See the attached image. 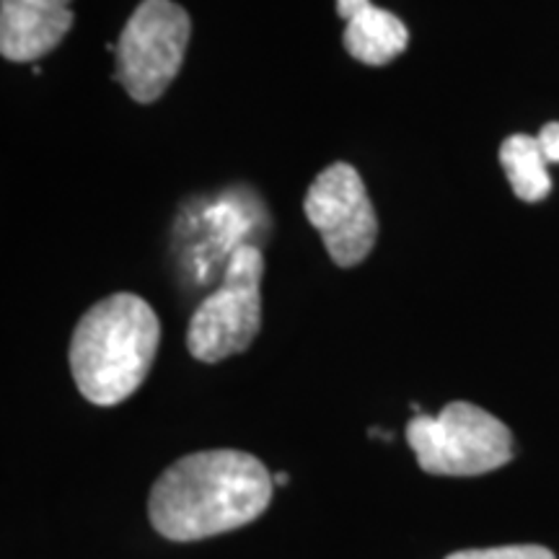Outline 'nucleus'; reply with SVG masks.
Instances as JSON below:
<instances>
[{
  "label": "nucleus",
  "instance_id": "obj_3",
  "mask_svg": "<svg viewBox=\"0 0 559 559\" xmlns=\"http://www.w3.org/2000/svg\"><path fill=\"white\" fill-rule=\"evenodd\" d=\"M407 443L419 469L436 477H479L513 461L508 425L472 402H451L440 415H415Z\"/></svg>",
  "mask_w": 559,
  "mask_h": 559
},
{
  "label": "nucleus",
  "instance_id": "obj_5",
  "mask_svg": "<svg viewBox=\"0 0 559 559\" xmlns=\"http://www.w3.org/2000/svg\"><path fill=\"white\" fill-rule=\"evenodd\" d=\"M264 257L251 243L230 254L221 288L202 300L187 326V349L200 362H221L251 347L262 330Z\"/></svg>",
  "mask_w": 559,
  "mask_h": 559
},
{
  "label": "nucleus",
  "instance_id": "obj_1",
  "mask_svg": "<svg viewBox=\"0 0 559 559\" xmlns=\"http://www.w3.org/2000/svg\"><path fill=\"white\" fill-rule=\"evenodd\" d=\"M272 474L247 451L187 453L151 487V526L169 542H200L257 521L270 508Z\"/></svg>",
  "mask_w": 559,
  "mask_h": 559
},
{
  "label": "nucleus",
  "instance_id": "obj_12",
  "mask_svg": "<svg viewBox=\"0 0 559 559\" xmlns=\"http://www.w3.org/2000/svg\"><path fill=\"white\" fill-rule=\"evenodd\" d=\"M272 481H275V485H280V487H285L290 481V477L285 472H280V474H272Z\"/></svg>",
  "mask_w": 559,
  "mask_h": 559
},
{
  "label": "nucleus",
  "instance_id": "obj_9",
  "mask_svg": "<svg viewBox=\"0 0 559 559\" xmlns=\"http://www.w3.org/2000/svg\"><path fill=\"white\" fill-rule=\"evenodd\" d=\"M500 164L519 200L539 202L551 192L549 160L544 156L539 138L523 135V132L506 138L500 145Z\"/></svg>",
  "mask_w": 559,
  "mask_h": 559
},
{
  "label": "nucleus",
  "instance_id": "obj_8",
  "mask_svg": "<svg viewBox=\"0 0 559 559\" xmlns=\"http://www.w3.org/2000/svg\"><path fill=\"white\" fill-rule=\"evenodd\" d=\"M337 13L345 19V50L362 66L383 68L409 47L407 24L370 0H337Z\"/></svg>",
  "mask_w": 559,
  "mask_h": 559
},
{
  "label": "nucleus",
  "instance_id": "obj_6",
  "mask_svg": "<svg viewBox=\"0 0 559 559\" xmlns=\"http://www.w3.org/2000/svg\"><path fill=\"white\" fill-rule=\"evenodd\" d=\"M304 213L321 234L326 254L342 270L366 260L379 239V215L368 198L366 181L345 160H334L311 181Z\"/></svg>",
  "mask_w": 559,
  "mask_h": 559
},
{
  "label": "nucleus",
  "instance_id": "obj_4",
  "mask_svg": "<svg viewBox=\"0 0 559 559\" xmlns=\"http://www.w3.org/2000/svg\"><path fill=\"white\" fill-rule=\"evenodd\" d=\"M192 19L174 0H140L115 47V81L135 104L166 94L185 62Z\"/></svg>",
  "mask_w": 559,
  "mask_h": 559
},
{
  "label": "nucleus",
  "instance_id": "obj_10",
  "mask_svg": "<svg viewBox=\"0 0 559 559\" xmlns=\"http://www.w3.org/2000/svg\"><path fill=\"white\" fill-rule=\"evenodd\" d=\"M445 559H557L555 551L539 544H513V547H489V549H464L453 551Z\"/></svg>",
  "mask_w": 559,
  "mask_h": 559
},
{
  "label": "nucleus",
  "instance_id": "obj_11",
  "mask_svg": "<svg viewBox=\"0 0 559 559\" xmlns=\"http://www.w3.org/2000/svg\"><path fill=\"white\" fill-rule=\"evenodd\" d=\"M536 138L549 164H559V122H547Z\"/></svg>",
  "mask_w": 559,
  "mask_h": 559
},
{
  "label": "nucleus",
  "instance_id": "obj_2",
  "mask_svg": "<svg viewBox=\"0 0 559 559\" xmlns=\"http://www.w3.org/2000/svg\"><path fill=\"white\" fill-rule=\"evenodd\" d=\"M160 342V321L145 298L115 293L83 313L70 337V373L83 400L115 407L148 379Z\"/></svg>",
  "mask_w": 559,
  "mask_h": 559
},
{
  "label": "nucleus",
  "instance_id": "obj_7",
  "mask_svg": "<svg viewBox=\"0 0 559 559\" xmlns=\"http://www.w3.org/2000/svg\"><path fill=\"white\" fill-rule=\"evenodd\" d=\"M73 0H0V55L34 62L50 55L73 29Z\"/></svg>",
  "mask_w": 559,
  "mask_h": 559
}]
</instances>
